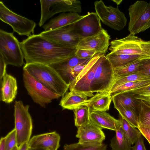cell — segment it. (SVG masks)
<instances>
[{"instance_id": "1f68e13d", "label": "cell", "mask_w": 150, "mask_h": 150, "mask_svg": "<svg viewBox=\"0 0 150 150\" xmlns=\"http://www.w3.org/2000/svg\"><path fill=\"white\" fill-rule=\"evenodd\" d=\"M126 91L135 99L150 107V84Z\"/></svg>"}, {"instance_id": "484cf974", "label": "cell", "mask_w": 150, "mask_h": 150, "mask_svg": "<svg viewBox=\"0 0 150 150\" xmlns=\"http://www.w3.org/2000/svg\"><path fill=\"white\" fill-rule=\"evenodd\" d=\"M115 132L110 141L112 150H131V144L124 134L121 127Z\"/></svg>"}, {"instance_id": "9c48e42d", "label": "cell", "mask_w": 150, "mask_h": 150, "mask_svg": "<svg viewBox=\"0 0 150 150\" xmlns=\"http://www.w3.org/2000/svg\"><path fill=\"white\" fill-rule=\"evenodd\" d=\"M0 19L9 25L13 32L28 37L33 35L36 24L33 21L15 13L0 1Z\"/></svg>"}, {"instance_id": "7402d4cb", "label": "cell", "mask_w": 150, "mask_h": 150, "mask_svg": "<svg viewBox=\"0 0 150 150\" xmlns=\"http://www.w3.org/2000/svg\"><path fill=\"white\" fill-rule=\"evenodd\" d=\"M112 96L108 92L97 93L88 99L83 106L89 107L91 109L105 112L109 109L112 100Z\"/></svg>"}, {"instance_id": "ab89813d", "label": "cell", "mask_w": 150, "mask_h": 150, "mask_svg": "<svg viewBox=\"0 0 150 150\" xmlns=\"http://www.w3.org/2000/svg\"><path fill=\"white\" fill-rule=\"evenodd\" d=\"M131 150H146L141 136L137 139L135 143L134 146L131 147Z\"/></svg>"}, {"instance_id": "e0dca14e", "label": "cell", "mask_w": 150, "mask_h": 150, "mask_svg": "<svg viewBox=\"0 0 150 150\" xmlns=\"http://www.w3.org/2000/svg\"><path fill=\"white\" fill-rule=\"evenodd\" d=\"M76 137L80 143L102 144L105 139V135L102 128L90 121L78 127Z\"/></svg>"}, {"instance_id": "603a6c76", "label": "cell", "mask_w": 150, "mask_h": 150, "mask_svg": "<svg viewBox=\"0 0 150 150\" xmlns=\"http://www.w3.org/2000/svg\"><path fill=\"white\" fill-rule=\"evenodd\" d=\"M88 99V97L84 94L71 91L63 96L59 105L64 109L74 110L83 106Z\"/></svg>"}, {"instance_id": "44dd1931", "label": "cell", "mask_w": 150, "mask_h": 150, "mask_svg": "<svg viewBox=\"0 0 150 150\" xmlns=\"http://www.w3.org/2000/svg\"><path fill=\"white\" fill-rule=\"evenodd\" d=\"M2 79L1 100L3 102L9 104L13 102L17 94V81L16 78L7 73Z\"/></svg>"}, {"instance_id": "8992f818", "label": "cell", "mask_w": 150, "mask_h": 150, "mask_svg": "<svg viewBox=\"0 0 150 150\" xmlns=\"http://www.w3.org/2000/svg\"><path fill=\"white\" fill-rule=\"evenodd\" d=\"M103 54L98 53L93 57L84 69L69 85L70 91L82 93L91 97L94 94L91 87L95 73Z\"/></svg>"}, {"instance_id": "6da1fadb", "label": "cell", "mask_w": 150, "mask_h": 150, "mask_svg": "<svg viewBox=\"0 0 150 150\" xmlns=\"http://www.w3.org/2000/svg\"><path fill=\"white\" fill-rule=\"evenodd\" d=\"M20 44L26 63L50 65L75 55L77 50L58 44L40 34L28 37Z\"/></svg>"}, {"instance_id": "ee69618b", "label": "cell", "mask_w": 150, "mask_h": 150, "mask_svg": "<svg viewBox=\"0 0 150 150\" xmlns=\"http://www.w3.org/2000/svg\"><path fill=\"white\" fill-rule=\"evenodd\" d=\"M28 143H24L18 147V150H28Z\"/></svg>"}, {"instance_id": "60d3db41", "label": "cell", "mask_w": 150, "mask_h": 150, "mask_svg": "<svg viewBox=\"0 0 150 150\" xmlns=\"http://www.w3.org/2000/svg\"><path fill=\"white\" fill-rule=\"evenodd\" d=\"M137 128L150 144V128L138 126Z\"/></svg>"}, {"instance_id": "277c9868", "label": "cell", "mask_w": 150, "mask_h": 150, "mask_svg": "<svg viewBox=\"0 0 150 150\" xmlns=\"http://www.w3.org/2000/svg\"><path fill=\"white\" fill-rule=\"evenodd\" d=\"M0 55L6 65L19 67L24 63L20 42L13 33L0 30Z\"/></svg>"}, {"instance_id": "7bdbcfd3", "label": "cell", "mask_w": 150, "mask_h": 150, "mask_svg": "<svg viewBox=\"0 0 150 150\" xmlns=\"http://www.w3.org/2000/svg\"><path fill=\"white\" fill-rule=\"evenodd\" d=\"M5 140V137L1 138L0 140V150H6Z\"/></svg>"}, {"instance_id": "7a4b0ae2", "label": "cell", "mask_w": 150, "mask_h": 150, "mask_svg": "<svg viewBox=\"0 0 150 150\" xmlns=\"http://www.w3.org/2000/svg\"><path fill=\"white\" fill-rule=\"evenodd\" d=\"M23 70H26L35 80L52 92L63 96L69 85L57 72L50 65L36 63H26Z\"/></svg>"}, {"instance_id": "30bf717a", "label": "cell", "mask_w": 150, "mask_h": 150, "mask_svg": "<svg viewBox=\"0 0 150 150\" xmlns=\"http://www.w3.org/2000/svg\"><path fill=\"white\" fill-rule=\"evenodd\" d=\"M23 79L28 94L35 103L42 107H45L46 104L61 97L47 88L25 70H23Z\"/></svg>"}, {"instance_id": "8d00e7d4", "label": "cell", "mask_w": 150, "mask_h": 150, "mask_svg": "<svg viewBox=\"0 0 150 150\" xmlns=\"http://www.w3.org/2000/svg\"><path fill=\"white\" fill-rule=\"evenodd\" d=\"M6 150H11L17 145V140L16 130L13 129L5 137Z\"/></svg>"}, {"instance_id": "f1b7e54d", "label": "cell", "mask_w": 150, "mask_h": 150, "mask_svg": "<svg viewBox=\"0 0 150 150\" xmlns=\"http://www.w3.org/2000/svg\"><path fill=\"white\" fill-rule=\"evenodd\" d=\"M107 145L104 143H80L65 144L63 150H106Z\"/></svg>"}, {"instance_id": "52a82bcc", "label": "cell", "mask_w": 150, "mask_h": 150, "mask_svg": "<svg viewBox=\"0 0 150 150\" xmlns=\"http://www.w3.org/2000/svg\"><path fill=\"white\" fill-rule=\"evenodd\" d=\"M41 15L38 23L43 26L46 21L57 13L66 12L80 13L81 3L78 0H40Z\"/></svg>"}, {"instance_id": "74e56055", "label": "cell", "mask_w": 150, "mask_h": 150, "mask_svg": "<svg viewBox=\"0 0 150 150\" xmlns=\"http://www.w3.org/2000/svg\"><path fill=\"white\" fill-rule=\"evenodd\" d=\"M96 54V53L93 51L78 49L76 50L75 55L80 59H87L92 58Z\"/></svg>"}, {"instance_id": "3957f363", "label": "cell", "mask_w": 150, "mask_h": 150, "mask_svg": "<svg viewBox=\"0 0 150 150\" xmlns=\"http://www.w3.org/2000/svg\"><path fill=\"white\" fill-rule=\"evenodd\" d=\"M110 45L109 50L112 53L150 57V40L144 41L132 33L124 38L111 41Z\"/></svg>"}, {"instance_id": "9a60e30c", "label": "cell", "mask_w": 150, "mask_h": 150, "mask_svg": "<svg viewBox=\"0 0 150 150\" xmlns=\"http://www.w3.org/2000/svg\"><path fill=\"white\" fill-rule=\"evenodd\" d=\"M110 36L103 28L98 33L81 39L76 49L95 51L97 54H105L110 45Z\"/></svg>"}, {"instance_id": "ba28073f", "label": "cell", "mask_w": 150, "mask_h": 150, "mask_svg": "<svg viewBox=\"0 0 150 150\" xmlns=\"http://www.w3.org/2000/svg\"><path fill=\"white\" fill-rule=\"evenodd\" d=\"M130 21L128 30L134 35L150 28V3L138 1L129 8Z\"/></svg>"}, {"instance_id": "d590c367", "label": "cell", "mask_w": 150, "mask_h": 150, "mask_svg": "<svg viewBox=\"0 0 150 150\" xmlns=\"http://www.w3.org/2000/svg\"><path fill=\"white\" fill-rule=\"evenodd\" d=\"M138 69L139 72L142 75L150 79V57L141 59Z\"/></svg>"}, {"instance_id": "4dcf8cb0", "label": "cell", "mask_w": 150, "mask_h": 150, "mask_svg": "<svg viewBox=\"0 0 150 150\" xmlns=\"http://www.w3.org/2000/svg\"><path fill=\"white\" fill-rule=\"evenodd\" d=\"M90 112V108L85 106H81L74 109L75 126L78 128L89 121Z\"/></svg>"}, {"instance_id": "7c38bea8", "label": "cell", "mask_w": 150, "mask_h": 150, "mask_svg": "<svg viewBox=\"0 0 150 150\" xmlns=\"http://www.w3.org/2000/svg\"><path fill=\"white\" fill-rule=\"evenodd\" d=\"M94 6L96 13L104 24L118 31L122 30L126 25L127 19L117 6H107L102 0L96 1Z\"/></svg>"}, {"instance_id": "d6986e66", "label": "cell", "mask_w": 150, "mask_h": 150, "mask_svg": "<svg viewBox=\"0 0 150 150\" xmlns=\"http://www.w3.org/2000/svg\"><path fill=\"white\" fill-rule=\"evenodd\" d=\"M88 59H81L75 55L62 62L50 66L54 69L65 82L69 85L74 79L71 75L72 69L77 64L85 62Z\"/></svg>"}, {"instance_id": "5b68a950", "label": "cell", "mask_w": 150, "mask_h": 150, "mask_svg": "<svg viewBox=\"0 0 150 150\" xmlns=\"http://www.w3.org/2000/svg\"><path fill=\"white\" fill-rule=\"evenodd\" d=\"M29 108V105H24L22 101H15L14 128L18 147L24 143H28L30 139L33 124L32 118L28 111Z\"/></svg>"}, {"instance_id": "ffe728a7", "label": "cell", "mask_w": 150, "mask_h": 150, "mask_svg": "<svg viewBox=\"0 0 150 150\" xmlns=\"http://www.w3.org/2000/svg\"><path fill=\"white\" fill-rule=\"evenodd\" d=\"M84 16L80 15L78 13L75 12L60 14L44 25L42 28L45 31L58 29L75 23L83 17Z\"/></svg>"}, {"instance_id": "bcb514c9", "label": "cell", "mask_w": 150, "mask_h": 150, "mask_svg": "<svg viewBox=\"0 0 150 150\" xmlns=\"http://www.w3.org/2000/svg\"><path fill=\"white\" fill-rule=\"evenodd\" d=\"M28 150H43L41 149H31L30 148H28Z\"/></svg>"}, {"instance_id": "7dc6e473", "label": "cell", "mask_w": 150, "mask_h": 150, "mask_svg": "<svg viewBox=\"0 0 150 150\" xmlns=\"http://www.w3.org/2000/svg\"></svg>"}, {"instance_id": "e575fe53", "label": "cell", "mask_w": 150, "mask_h": 150, "mask_svg": "<svg viewBox=\"0 0 150 150\" xmlns=\"http://www.w3.org/2000/svg\"><path fill=\"white\" fill-rule=\"evenodd\" d=\"M149 80H150V79L143 76L139 72L133 73L115 79L110 89L117 86L126 83Z\"/></svg>"}, {"instance_id": "d4e9b609", "label": "cell", "mask_w": 150, "mask_h": 150, "mask_svg": "<svg viewBox=\"0 0 150 150\" xmlns=\"http://www.w3.org/2000/svg\"><path fill=\"white\" fill-rule=\"evenodd\" d=\"M106 57L113 69L123 66L138 59L146 58L138 55L116 54L110 52Z\"/></svg>"}, {"instance_id": "f35d334b", "label": "cell", "mask_w": 150, "mask_h": 150, "mask_svg": "<svg viewBox=\"0 0 150 150\" xmlns=\"http://www.w3.org/2000/svg\"><path fill=\"white\" fill-rule=\"evenodd\" d=\"M92 58H89L85 62L77 64L72 69L71 72V75L74 79H75L84 69Z\"/></svg>"}, {"instance_id": "4316f807", "label": "cell", "mask_w": 150, "mask_h": 150, "mask_svg": "<svg viewBox=\"0 0 150 150\" xmlns=\"http://www.w3.org/2000/svg\"><path fill=\"white\" fill-rule=\"evenodd\" d=\"M121 127L125 136L131 144H134L141 136L140 131L132 126L125 119L120 116Z\"/></svg>"}, {"instance_id": "cb8c5ba5", "label": "cell", "mask_w": 150, "mask_h": 150, "mask_svg": "<svg viewBox=\"0 0 150 150\" xmlns=\"http://www.w3.org/2000/svg\"><path fill=\"white\" fill-rule=\"evenodd\" d=\"M112 97L114 105H121L131 108L137 112L140 101L134 98L127 91L112 94Z\"/></svg>"}, {"instance_id": "f546056e", "label": "cell", "mask_w": 150, "mask_h": 150, "mask_svg": "<svg viewBox=\"0 0 150 150\" xmlns=\"http://www.w3.org/2000/svg\"><path fill=\"white\" fill-rule=\"evenodd\" d=\"M137 114L138 126L150 128V107L140 101Z\"/></svg>"}, {"instance_id": "b9f144b4", "label": "cell", "mask_w": 150, "mask_h": 150, "mask_svg": "<svg viewBox=\"0 0 150 150\" xmlns=\"http://www.w3.org/2000/svg\"><path fill=\"white\" fill-rule=\"evenodd\" d=\"M6 65L3 58L0 55V79H1L6 73Z\"/></svg>"}, {"instance_id": "d6a6232c", "label": "cell", "mask_w": 150, "mask_h": 150, "mask_svg": "<svg viewBox=\"0 0 150 150\" xmlns=\"http://www.w3.org/2000/svg\"><path fill=\"white\" fill-rule=\"evenodd\" d=\"M150 84V80L126 83L111 88L110 92L112 94L131 90Z\"/></svg>"}, {"instance_id": "4fadbf2b", "label": "cell", "mask_w": 150, "mask_h": 150, "mask_svg": "<svg viewBox=\"0 0 150 150\" xmlns=\"http://www.w3.org/2000/svg\"><path fill=\"white\" fill-rule=\"evenodd\" d=\"M69 26L81 40L96 35L103 29L100 20L93 12H88L82 18Z\"/></svg>"}, {"instance_id": "f6af8a7d", "label": "cell", "mask_w": 150, "mask_h": 150, "mask_svg": "<svg viewBox=\"0 0 150 150\" xmlns=\"http://www.w3.org/2000/svg\"><path fill=\"white\" fill-rule=\"evenodd\" d=\"M11 150H18V147L17 146H16L14 147Z\"/></svg>"}, {"instance_id": "8fae6325", "label": "cell", "mask_w": 150, "mask_h": 150, "mask_svg": "<svg viewBox=\"0 0 150 150\" xmlns=\"http://www.w3.org/2000/svg\"><path fill=\"white\" fill-rule=\"evenodd\" d=\"M114 80V69L105 54H103L91 85L92 93L110 92Z\"/></svg>"}, {"instance_id": "2e32d148", "label": "cell", "mask_w": 150, "mask_h": 150, "mask_svg": "<svg viewBox=\"0 0 150 150\" xmlns=\"http://www.w3.org/2000/svg\"><path fill=\"white\" fill-rule=\"evenodd\" d=\"M60 135L53 131L34 136L28 142V148L43 150H57L60 146Z\"/></svg>"}, {"instance_id": "83f0119b", "label": "cell", "mask_w": 150, "mask_h": 150, "mask_svg": "<svg viewBox=\"0 0 150 150\" xmlns=\"http://www.w3.org/2000/svg\"><path fill=\"white\" fill-rule=\"evenodd\" d=\"M114 106L118 111L120 116L132 126L135 128L138 127V116L136 111L121 105H115Z\"/></svg>"}, {"instance_id": "5bb4252c", "label": "cell", "mask_w": 150, "mask_h": 150, "mask_svg": "<svg viewBox=\"0 0 150 150\" xmlns=\"http://www.w3.org/2000/svg\"><path fill=\"white\" fill-rule=\"evenodd\" d=\"M39 34L58 44L71 48H76L81 40L69 25L50 31H43Z\"/></svg>"}, {"instance_id": "ac0fdd59", "label": "cell", "mask_w": 150, "mask_h": 150, "mask_svg": "<svg viewBox=\"0 0 150 150\" xmlns=\"http://www.w3.org/2000/svg\"><path fill=\"white\" fill-rule=\"evenodd\" d=\"M90 120L102 128L117 130L121 127L120 119L117 120L105 111L90 109Z\"/></svg>"}, {"instance_id": "836d02e7", "label": "cell", "mask_w": 150, "mask_h": 150, "mask_svg": "<svg viewBox=\"0 0 150 150\" xmlns=\"http://www.w3.org/2000/svg\"><path fill=\"white\" fill-rule=\"evenodd\" d=\"M141 59H138L123 66L114 69V79L122 76L138 72V67Z\"/></svg>"}]
</instances>
